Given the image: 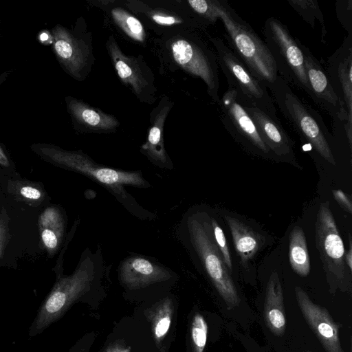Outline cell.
<instances>
[{
    "label": "cell",
    "instance_id": "28",
    "mask_svg": "<svg viewBox=\"0 0 352 352\" xmlns=\"http://www.w3.org/2000/svg\"><path fill=\"white\" fill-rule=\"evenodd\" d=\"M210 222L214 241L222 256L223 261L228 271L232 272L233 269L232 262L224 232L217 219L210 215Z\"/></svg>",
    "mask_w": 352,
    "mask_h": 352
},
{
    "label": "cell",
    "instance_id": "31",
    "mask_svg": "<svg viewBox=\"0 0 352 352\" xmlns=\"http://www.w3.org/2000/svg\"><path fill=\"white\" fill-rule=\"evenodd\" d=\"M333 195L340 206L350 214L352 213V204L349 196L341 190H333Z\"/></svg>",
    "mask_w": 352,
    "mask_h": 352
},
{
    "label": "cell",
    "instance_id": "25",
    "mask_svg": "<svg viewBox=\"0 0 352 352\" xmlns=\"http://www.w3.org/2000/svg\"><path fill=\"white\" fill-rule=\"evenodd\" d=\"M173 315V302L166 297L155 305L148 314L153 324L154 338L160 343L168 333Z\"/></svg>",
    "mask_w": 352,
    "mask_h": 352
},
{
    "label": "cell",
    "instance_id": "2",
    "mask_svg": "<svg viewBox=\"0 0 352 352\" xmlns=\"http://www.w3.org/2000/svg\"><path fill=\"white\" fill-rule=\"evenodd\" d=\"M102 250L98 246L92 252L86 248L74 272L60 276L40 305L28 329V336L34 337L59 320L71 306L91 290L100 285L105 272Z\"/></svg>",
    "mask_w": 352,
    "mask_h": 352
},
{
    "label": "cell",
    "instance_id": "15",
    "mask_svg": "<svg viewBox=\"0 0 352 352\" xmlns=\"http://www.w3.org/2000/svg\"><path fill=\"white\" fill-rule=\"evenodd\" d=\"M327 74L346 118L345 130L352 146V46L351 34L328 60Z\"/></svg>",
    "mask_w": 352,
    "mask_h": 352
},
{
    "label": "cell",
    "instance_id": "38",
    "mask_svg": "<svg viewBox=\"0 0 352 352\" xmlns=\"http://www.w3.org/2000/svg\"><path fill=\"white\" fill-rule=\"evenodd\" d=\"M0 164L1 166H6V167H8L10 166L9 160L1 145H0Z\"/></svg>",
    "mask_w": 352,
    "mask_h": 352
},
{
    "label": "cell",
    "instance_id": "7",
    "mask_svg": "<svg viewBox=\"0 0 352 352\" xmlns=\"http://www.w3.org/2000/svg\"><path fill=\"white\" fill-rule=\"evenodd\" d=\"M207 37L214 48L218 65L226 78L228 87L235 91L240 101L277 116L275 104L265 85L250 72L223 38L208 34Z\"/></svg>",
    "mask_w": 352,
    "mask_h": 352
},
{
    "label": "cell",
    "instance_id": "10",
    "mask_svg": "<svg viewBox=\"0 0 352 352\" xmlns=\"http://www.w3.org/2000/svg\"><path fill=\"white\" fill-rule=\"evenodd\" d=\"M329 206V201L323 202L318 210L316 245L331 287L347 290L351 272L345 263L344 243Z\"/></svg>",
    "mask_w": 352,
    "mask_h": 352
},
{
    "label": "cell",
    "instance_id": "33",
    "mask_svg": "<svg viewBox=\"0 0 352 352\" xmlns=\"http://www.w3.org/2000/svg\"><path fill=\"white\" fill-rule=\"evenodd\" d=\"M131 349L123 342L117 341L108 346L103 352H130Z\"/></svg>",
    "mask_w": 352,
    "mask_h": 352
},
{
    "label": "cell",
    "instance_id": "23",
    "mask_svg": "<svg viewBox=\"0 0 352 352\" xmlns=\"http://www.w3.org/2000/svg\"><path fill=\"white\" fill-rule=\"evenodd\" d=\"M104 10H108L114 24L129 38L144 44L146 34L144 25L133 13L122 6H113L112 1H98Z\"/></svg>",
    "mask_w": 352,
    "mask_h": 352
},
{
    "label": "cell",
    "instance_id": "35",
    "mask_svg": "<svg viewBox=\"0 0 352 352\" xmlns=\"http://www.w3.org/2000/svg\"><path fill=\"white\" fill-rule=\"evenodd\" d=\"M6 239V227L0 223V257L2 256Z\"/></svg>",
    "mask_w": 352,
    "mask_h": 352
},
{
    "label": "cell",
    "instance_id": "5",
    "mask_svg": "<svg viewBox=\"0 0 352 352\" xmlns=\"http://www.w3.org/2000/svg\"><path fill=\"white\" fill-rule=\"evenodd\" d=\"M210 21L223 23L226 43L250 72L270 89L278 77L276 64L264 41L225 0H210Z\"/></svg>",
    "mask_w": 352,
    "mask_h": 352
},
{
    "label": "cell",
    "instance_id": "27",
    "mask_svg": "<svg viewBox=\"0 0 352 352\" xmlns=\"http://www.w3.org/2000/svg\"><path fill=\"white\" fill-rule=\"evenodd\" d=\"M208 326L204 317L197 314L193 316L190 338L193 352H204L207 340Z\"/></svg>",
    "mask_w": 352,
    "mask_h": 352
},
{
    "label": "cell",
    "instance_id": "30",
    "mask_svg": "<svg viewBox=\"0 0 352 352\" xmlns=\"http://www.w3.org/2000/svg\"><path fill=\"white\" fill-rule=\"evenodd\" d=\"M41 237L45 247L52 251L57 248L60 241L56 234L49 229L42 230Z\"/></svg>",
    "mask_w": 352,
    "mask_h": 352
},
{
    "label": "cell",
    "instance_id": "11",
    "mask_svg": "<svg viewBox=\"0 0 352 352\" xmlns=\"http://www.w3.org/2000/svg\"><path fill=\"white\" fill-rule=\"evenodd\" d=\"M111 63L122 83L142 102L153 104L157 99L153 71L142 55H126L110 35L105 44Z\"/></svg>",
    "mask_w": 352,
    "mask_h": 352
},
{
    "label": "cell",
    "instance_id": "16",
    "mask_svg": "<svg viewBox=\"0 0 352 352\" xmlns=\"http://www.w3.org/2000/svg\"><path fill=\"white\" fill-rule=\"evenodd\" d=\"M301 49L310 88L309 97L334 120H340L345 125L346 118L341 102L331 87L327 72L320 61L302 43Z\"/></svg>",
    "mask_w": 352,
    "mask_h": 352
},
{
    "label": "cell",
    "instance_id": "40",
    "mask_svg": "<svg viewBox=\"0 0 352 352\" xmlns=\"http://www.w3.org/2000/svg\"><path fill=\"white\" fill-rule=\"evenodd\" d=\"M307 352H310V351H307Z\"/></svg>",
    "mask_w": 352,
    "mask_h": 352
},
{
    "label": "cell",
    "instance_id": "34",
    "mask_svg": "<svg viewBox=\"0 0 352 352\" xmlns=\"http://www.w3.org/2000/svg\"><path fill=\"white\" fill-rule=\"evenodd\" d=\"M349 250L345 254L344 260L345 263L349 270V271L352 272V243H351V235H349Z\"/></svg>",
    "mask_w": 352,
    "mask_h": 352
},
{
    "label": "cell",
    "instance_id": "3",
    "mask_svg": "<svg viewBox=\"0 0 352 352\" xmlns=\"http://www.w3.org/2000/svg\"><path fill=\"white\" fill-rule=\"evenodd\" d=\"M199 32L177 30L160 35L155 40L161 68L179 69L201 78L207 93L214 102L219 100V65L216 54L199 36Z\"/></svg>",
    "mask_w": 352,
    "mask_h": 352
},
{
    "label": "cell",
    "instance_id": "21",
    "mask_svg": "<svg viewBox=\"0 0 352 352\" xmlns=\"http://www.w3.org/2000/svg\"><path fill=\"white\" fill-rule=\"evenodd\" d=\"M234 246L243 265H247L264 246L265 237L242 219L230 213L224 214Z\"/></svg>",
    "mask_w": 352,
    "mask_h": 352
},
{
    "label": "cell",
    "instance_id": "29",
    "mask_svg": "<svg viewBox=\"0 0 352 352\" xmlns=\"http://www.w3.org/2000/svg\"><path fill=\"white\" fill-rule=\"evenodd\" d=\"M40 224L43 229L54 231L61 240L64 233V220L60 212L54 208H47L41 216Z\"/></svg>",
    "mask_w": 352,
    "mask_h": 352
},
{
    "label": "cell",
    "instance_id": "22",
    "mask_svg": "<svg viewBox=\"0 0 352 352\" xmlns=\"http://www.w3.org/2000/svg\"><path fill=\"white\" fill-rule=\"evenodd\" d=\"M264 316L269 329L274 334L280 336L285 332L286 318L283 290L279 277L276 272L271 274L267 285Z\"/></svg>",
    "mask_w": 352,
    "mask_h": 352
},
{
    "label": "cell",
    "instance_id": "6",
    "mask_svg": "<svg viewBox=\"0 0 352 352\" xmlns=\"http://www.w3.org/2000/svg\"><path fill=\"white\" fill-rule=\"evenodd\" d=\"M274 104L298 135L324 160L336 165L327 128L318 111L300 99L280 76L270 89Z\"/></svg>",
    "mask_w": 352,
    "mask_h": 352
},
{
    "label": "cell",
    "instance_id": "32",
    "mask_svg": "<svg viewBox=\"0 0 352 352\" xmlns=\"http://www.w3.org/2000/svg\"><path fill=\"white\" fill-rule=\"evenodd\" d=\"M21 194L25 198L30 199H38L41 196V192L31 186H24L21 189Z\"/></svg>",
    "mask_w": 352,
    "mask_h": 352
},
{
    "label": "cell",
    "instance_id": "37",
    "mask_svg": "<svg viewBox=\"0 0 352 352\" xmlns=\"http://www.w3.org/2000/svg\"><path fill=\"white\" fill-rule=\"evenodd\" d=\"M39 40L43 43H45L47 41V43H52V36L51 34V32L44 31L43 32H41L39 34Z\"/></svg>",
    "mask_w": 352,
    "mask_h": 352
},
{
    "label": "cell",
    "instance_id": "14",
    "mask_svg": "<svg viewBox=\"0 0 352 352\" xmlns=\"http://www.w3.org/2000/svg\"><path fill=\"white\" fill-rule=\"evenodd\" d=\"M121 285L127 290L138 291L173 282L177 274L153 258L133 254L122 260L118 269Z\"/></svg>",
    "mask_w": 352,
    "mask_h": 352
},
{
    "label": "cell",
    "instance_id": "4",
    "mask_svg": "<svg viewBox=\"0 0 352 352\" xmlns=\"http://www.w3.org/2000/svg\"><path fill=\"white\" fill-rule=\"evenodd\" d=\"M178 228L179 241L227 305H239V295L214 241L209 214L200 210L188 212Z\"/></svg>",
    "mask_w": 352,
    "mask_h": 352
},
{
    "label": "cell",
    "instance_id": "24",
    "mask_svg": "<svg viewBox=\"0 0 352 352\" xmlns=\"http://www.w3.org/2000/svg\"><path fill=\"white\" fill-rule=\"evenodd\" d=\"M289 259L292 268L299 276H307L310 272V259L303 230L296 226L289 236Z\"/></svg>",
    "mask_w": 352,
    "mask_h": 352
},
{
    "label": "cell",
    "instance_id": "20",
    "mask_svg": "<svg viewBox=\"0 0 352 352\" xmlns=\"http://www.w3.org/2000/svg\"><path fill=\"white\" fill-rule=\"evenodd\" d=\"M65 101L73 127L78 133H111L120 126L115 116L106 113L80 99L67 96Z\"/></svg>",
    "mask_w": 352,
    "mask_h": 352
},
{
    "label": "cell",
    "instance_id": "19",
    "mask_svg": "<svg viewBox=\"0 0 352 352\" xmlns=\"http://www.w3.org/2000/svg\"><path fill=\"white\" fill-rule=\"evenodd\" d=\"M174 105L173 102L163 95L150 113V127L146 141L140 146V152L156 166L168 170L174 168L164 146V128L168 116Z\"/></svg>",
    "mask_w": 352,
    "mask_h": 352
},
{
    "label": "cell",
    "instance_id": "36",
    "mask_svg": "<svg viewBox=\"0 0 352 352\" xmlns=\"http://www.w3.org/2000/svg\"><path fill=\"white\" fill-rule=\"evenodd\" d=\"M87 351H88L87 345L82 344V342H78L68 352H87Z\"/></svg>",
    "mask_w": 352,
    "mask_h": 352
},
{
    "label": "cell",
    "instance_id": "13",
    "mask_svg": "<svg viewBox=\"0 0 352 352\" xmlns=\"http://www.w3.org/2000/svg\"><path fill=\"white\" fill-rule=\"evenodd\" d=\"M217 103L225 129L238 143L253 154L273 157L234 90L228 87Z\"/></svg>",
    "mask_w": 352,
    "mask_h": 352
},
{
    "label": "cell",
    "instance_id": "8",
    "mask_svg": "<svg viewBox=\"0 0 352 352\" xmlns=\"http://www.w3.org/2000/svg\"><path fill=\"white\" fill-rule=\"evenodd\" d=\"M263 35L278 76L289 85H292L310 96L301 43L292 35L285 24L273 16L266 19Z\"/></svg>",
    "mask_w": 352,
    "mask_h": 352
},
{
    "label": "cell",
    "instance_id": "12",
    "mask_svg": "<svg viewBox=\"0 0 352 352\" xmlns=\"http://www.w3.org/2000/svg\"><path fill=\"white\" fill-rule=\"evenodd\" d=\"M124 7L159 35L177 30L204 32L207 28L186 6L156 5L151 1L128 0Z\"/></svg>",
    "mask_w": 352,
    "mask_h": 352
},
{
    "label": "cell",
    "instance_id": "18",
    "mask_svg": "<svg viewBox=\"0 0 352 352\" xmlns=\"http://www.w3.org/2000/svg\"><path fill=\"white\" fill-rule=\"evenodd\" d=\"M295 294L299 308L327 352H344L339 336L338 327L327 310L315 304L300 287H295Z\"/></svg>",
    "mask_w": 352,
    "mask_h": 352
},
{
    "label": "cell",
    "instance_id": "1",
    "mask_svg": "<svg viewBox=\"0 0 352 352\" xmlns=\"http://www.w3.org/2000/svg\"><path fill=\"white\" fill-rule=\"evenodd\" d=\"M32 149L49 161L70 170L80 173L106 188L131 214L142 220L156 216L139 205L126 190V186L140 188H150L140 170L128 171L101 165L81 150L67 151L58 146L38 143Z\"/></svg>",
    "mask_w": 352,
    "mask_h": 352
},
{
    "label": "cell",
    "instance_id": "9",
    "mask_svg": "<svg viewBox=\"0 0 352 352\" xmlns=\"http://www.w3.org/2000/svg\"><path fill=\"white\" fill-rule=\"evenodd\" d=\"M50 32L53 52L61 68L74 80L83 81L95 63L92 34L85 20L79 17L71 28L57 24Z\"/></svg>",
    "mask_w": 352,
    "mask_h": 352
},
{
    "label": "cell",
    "instance_id": "17",
    "mask_svg": "<svg viewBox=\"0 0 352 352\" xmlns=\"http://www.w3.org/2000/svg\"><path fill=\"white\" fill-rule=\"evenodd\" d=\"M241 104L273 157L298 166L296 164L293 142L278 117L270 116L253 105Z\"/></svg>",
    "mask_w": 352,
    "mask_h": 352
},
{
    "label": "cell",
    "instance_id": "39",
    "mask_svg": "<svg viewBox=\"0 0 352 352\" xmlns=\"http://www.w3.org/2000/svg\"><path fill=\"white\" fill-rule=\"evenodd\" d=\"M11 73L12 70H7L0 74V85L8 79Z\"/></svg>",
    "mask_w": 352,
    "mask_h": 352
},
{
    "label": "cell",
    "instance_id": "26",
    "mask_svg": "<svg viewBox=\"0 0 352 352\" xmlns=\"http://www.w3.org/2000/svg\"><path fill=\"white\" fill-rule=\"evenodd\" d=\"M291 6L314 28L316 19L322 24V37L326 34L324 18L316 1L288 0Z\"/></svg>",
    "mask_w": 352,
    "mask_h": 352
}]
</instances>
